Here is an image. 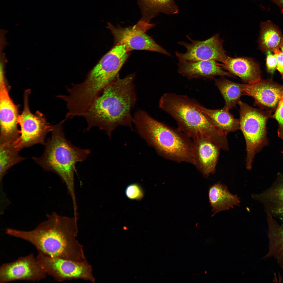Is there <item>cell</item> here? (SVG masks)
<instances>
[{
	"mask_svg": "<svg viewBox=\"0 0 283 283\" xmlns=\"http://www.w3.org/2000/svg\"><path fill=\"white\" fill-rule=\"evenodd\" d=\"M208 195L210 205L213 213L212 216L220 212L228 210L240 203L237 194L230 193L227 187L219 182L210 186Z\"/></svg>",
	"mask_w": 283,
	"mask_h": 283,
	"instance_id": "d6986e66",
	"label": "cell"
},
{
	"mask_svg": "<svg viewBox=\"0 0 283 283\" xmlns=\"http://www.w3.org/2000/svg\"><path fill=\"white\" fill-rule=\"evenodd\" d=\"M134 77L132 74L118 78L104 89L83 117L87 123L86 130L97 127L111 138L112 132L119 126L132 129L134 118L130 110L136 99Z\"/></svg>",
	"mask_w": 283,
	"mask_h": 283,
	"instance_id": "7a4b0ae2",
	"label": "cell"
},
{
	"mask_svg": "<svg viewBox=\"0 0 283 283\" xmlns=\"http://www.w3.org/2000/svg\"><path fill=\"white\" fill-rule=\"evenodd\" d=\"M261 203L265 211L273 217H283V174L278 173L275 180L268 189L252 195Z\"/></svg>",
	"mask_w": 283,
	"mask_h": 283,
	"instance_id": "ac0fdd59",
	"label": "cell"
},
{
	"mask_svg": "<svg viewBox=\"0 0 283 283\" xmlns=\"http://www.w3.org/2000/svg\"><path fill=\"white\" fill-rule=\"evenodd\" d=\"M283 10V0H270Z\"/></svg>",
	"mask_w": 283,
	"mask_h": 283,
	"instance_id": "f546056e",
	"label": "cell"
},
{
	"mask_svg": "<svg viewBox=\"0 0 283 283\" xmlns=\"http://www.w3.org/2000/svg\"><path fill=\"white\" fill-rule=\"evenodd\" d=\"M270 51L266 52V66L268 73L273 74L276 69L277 65V61L274 54Z\"/></svg>",
	"mask_w": 283,
	"mask_h": 283,
	"instance_id": "83f0119b",
	"label": "cell"
},
{
	"mask_svg": "<svg viewBox=\"0 0 283 283\" xmlns=\"http://www.w3.org/2000/svg\"><path fill=\"white\" fill-rule=\"evenodd\" d=\"M47 275L33 253L0 266V283L18 280L38 281L44 279Z\"/></svg>",
	"mask_w": 283,
	"mask_h": 283,
	"instance_id": "7c38bea8",
	"label": "cell"
},
{
	"mask_svg": "<svg viewBox=\"0 0 283 283\" xmlns=\"http://www.w3.org/2000/svg\"><path fill=\"white\" fill-rule=\"evenodd\" d=\"M47 220L29 231L8 228L7 233L33 244L38 252L50 257L74 261H87L82 245L77 240L78 219L59 215L55 212L46 215Z\"/></svg>",
	"mask_w": 283,
	"mask_h": 283,
	"instance_id": "6da1fadb",
	"label": "cell"
},
{
	"mask_svg": "<svg viewBox=\"0 0 283 283\" xmlns=\"http://www.w3.org/2000/svg\"><path fill=\"white\" fill-rule=\"evenodd\" d=\"M125 193L127 197L131 199L140 200L144 196L142 188L137 183L128 185L126 188Z\"/></svg>",
	"mask_w": 283,
	"mask_h": 283,
	"instance_id": "4316f807",
	"label": "cell"
},
{
	"mask_svg": "<svg viewBox=\"0 0 283 283\" xmlns=\"http://www.w3.org/2000/svg\"><path fill=\"white\" fill-rule=\"evenodd\" d=\"M221 67L230 74L240 78L245 83L251 84L261 79L259 64L251 58L228 57L222 64Z\"/></svg>",
	"mask_w": 283,
	"mask_h": 283,
	"instance_id": "e0dca14e",
	"label": "cell"
},
{
	"mask_svg": "<svg viewBox=\"0 0 283 283\" xmlns=\"http://www.w3.org/2000/svg\"><path fill=\"white\" fill-rule=\"evenodd\" d=\"M124 46L116 45L90 71L83 82L76 84L79 96L84 101L93 102L104 89L118 78V73L128 56Z\"/></svg>",
	"mask_w": 283,
	"mask_h": 283,
	"instance_id": "8992f818",
	"label": "cell"
},
{
	"mask_svg": "<svg viewBox=\"0 0 283 283\" xmlns=\"http://www.w3.org/2000/svg\"><path fill=\"white\" fill-rule=\"evenodd\" d=\"M258 40V48L262 52H273L279 48L283 42V35L278 27L271 21L261 22Z\"/></svg>",
	"mask_w": 283,
	"mask_h": 283,
	"instance_id": "603a6c76",
	"label": "cell"
},
{
	"mask_svg": "<svg viewBox=\"0 0 283 283\" xmlns=\"http://www.w3.org/2000/svg\"><path fill=\"white\" fill-rule=\"evenodd\" d=\"M133 118L138 134L158 155L178 163L194 165L193 140L178 128L158 121L142 110L137 111Z\"/></svg>",
	"mask_w": 283,
	"mask_h": 283,
	"instance_id": "277c9868",
	"label": "cell"
},
{
	"mask_svg": "<svg viewBox=\"0 0 283 283\" xmlns=\"http://www.w3.org/2000/svg\"><path fill=\"white\" fill-rule=\"evenodd\" d=\"M273 52L277 59L276 69L279 72L283 79V54L279 48L274 50Z\"/></svg>",
	"mask_w": 283,
	"mask_h": 283,
	"instance_id": "f1b7e54d",
	"label": "cell"
},
{
	"mask_svg": "<svg viewBox=\"0 0 283 283\" xmlns=\"http://www.w3.org/2000/svg\"><path fill=\"white\" fill-rule=\"evenodd\" d=\"M30 89L25 90L24 95V107L22 113L19 115L18 123L20 127V135L13 143L18 150L37 144L45 145L47 134L52 132L53 126L48 123L43 114L39 111L33 114L29 104Z\"/></svg>",
	"mask_w": 283,
	"mask_h": 283,
	"instance_id": "ba28073f",
	"label": "cell"
},
{
	"mask_svg": "<svg viewBox=\"0 0 283 283\" xmlns=\"http://www.w3.org/2000/svg\"><path fill=\"white\" fill-rule=\"evenodd\" d=\"M67 119L54 126L51 136L45 145L42 155L33 159L45 170L54 172L60 177L66 184L73 204L75 205L77 203L74 186L75 165L86 160L91 151L77 147L66 139L63 125Z\"/></svg>",
	"mask_w": 283,
	"mask_h": 283,
	"instance_id": "5b68a950",
	"label": "cell"
},
{
	"mask_svg": "<svg viewBox=\"0 0 283 283\" xmlns=\"http://www.w3.org/2000/svg\"><path fill=\"white\" fill-rule=\"evenodd\" d=\"M266 215L268 251L263 259L274 258L283 269V225L279 224L270 214Z\"/></svg>",
	"mask_w": 283,
	"mask_h": 283,
	"instance_id": "ffe728a7",
	"label": "cell"
},
{
	"mask_svg": "<svg viewBox=\"0 0 283 283\" xmlns=\"http://www.w3.org/2000/svg\"><path fill=\"white\" fill-rule=\"evenodd\" d=\"M196 101L186 95L167 92L161 97L159 105L176 121L178 128L191 138H204L227 150V134L197 108Z\"/></svg>",
	"mask_w": 283,
	"mask_h": 283,
	"instance_id": "3957f363",
	"label": "cell"
},
{
	"mask_svg": "<svg viewBox=\"0 0 283 283\" xmlns=\"http://www.w3.org/2000/svg\"><path fill=\"white\" fill-rule=\"evenodd\" d=\"M19 151L14 147L13 143L0 144L1 182L9 168L25 159L19 155Z\"/></svg>",
	"mask_w": 283,
	"mask_h": 283,
	"instance_id": "d4e9b609",
	"label": "cell"
},
{
	"mask_svg": "<svg viewBox=\"0 0 283 283\" xmlns=\"http://www.w3.org/2000/svg\"><path fill=\"white\" fill-rule=\"evenodd\" d=\"M140 9V20L150 23L160 13L167 15L177 13L178 7L174 0H137Z\"/></svg>",
	"mask_w": 283,
	"mask_h": 283,
	"instance_id": "7402d4cb",
	"label": "cell"
},
{
	"mask_svg": "<svg viewBox=\"0 0 283 283\" xmlns=\"http://www.w3.org/2000/svg\"><path fill=\"white\" fill-rule=\"evenodd\" d=\"M155 25L140 19L135 25L124 28L115 26L108 23L107 28L113 36L115 45L124 46L128 52L134 50H148L171 56L168 52L146 34V31Z\"/></svg>",
	"mask_w": 283,
	"mask_h": 283,
	"instance_id": "9c48e42d",
	"label": "cell"
},
{
	"mask_svg": "<svg viewBox=\"0 0 283 283\" xmlns=\"http://www.w3.org/2000/svg\"><path fill=\"white\" fill-rule=\"evenodd\" d=\"M195 105L197 108L206 115L212 122L226 134L240 129L239 119L235 118L229 110L223 108L217 110L206 108L197 100Z\"/></svg>",
	"mask_w": 283,
	"mask_h": 283,
	"instance_id": "44dd1931",
	"label": "cell"
},
{
	"mask_svg": "<svg viewBox=\"0 0 283 283\" xmlns=\"http://www.w3.org/2000/svg\"><path fill=\"white\" fill-rule=\"evenodd\" d=\"M213 79L225 101L223 108L229 110L235 107L240 100L241 96L244 95L243 84L233 82L224 77Z\"/></svg>",
	"mask_w": 283,
	"mask_h": 283,
	"instance_id": "cb8c5ba5",
	"label": "cell"
},
{
	"mask_svg": "<svg viewBox=\"0 0 283 283\" xmlns=\"http://www.w3.org/2000/svg\"><path fill=\"white\" fill-rule=\"evenodd\" d=\"M178 66V73L189 80L194 78L212 80L216 76L235 78L224 70L220 64L214 60L195 62L179 61Z\"/></svg>",
	"mask_w": 283,
	"mask_h": 283,
	"instance_id": "2e32d148",
	"label": "cell"
},
{
	"mask_svg": "<svg viewBox=\"0 0 283 283\" xmlns=\"http://www.w3.org/2000/svg\"><path fill=\"white\" fill-rule=\"evenodd\" d=\"M240 129L245 138L247 155L246 166L252 168L255 155L268 145L266 124L271 113L252 107L240 100Z\"/></svg>",
	"mask_w": 283,
	"mask_h": 283,
	"instance_id": "52a82bcc",
	"label": "cell"
},
{
	"mask_svg": "<svg viewBox=\"0 0 283 283\" xmlns=\"http://www.w3.org/2000/svg\"><path fill=\"white\" fill-rule=\"evenodd\" d=\"M271 117L277 122L278 126L277 134L278 137L283 139V96L280 99L274 114Z\"/></svg>",
	"mask_w": 283,
	"mask_h": 283,
	"instance_id": "484cf974",
	"label": "cell"
},
{
	"mask_svg": "<svg viewBox=\"0 0 283 283\" xmlns=\"http://www.w3.org/2000/svg\"><path fill=\"white\" fill-rule=\"evenodd\" d=\"M244 94L252 97L254 105L271 113L275 111L283 96V85L271 79H261L251 84H243Z\"/></svg>",
	"mask_w": 283,
	"mask_h": 283,
	"instance_id": "5bb4252c",
	"label": "cell"
},
{
	"mask_svg": "<svg viewBox=\"0 0 283 283\" xmlns=\"http://www.w3.org/2000/svg\"><path fill=\"white\" fill-rule=\"evenodd\" d=\"M220 148L214 143L203 138L193 140L194 165L205 177L216 172V167Z\"/></svg>",
	"mask_w": 283,
	"mask_h": 283,
	"instance_id": "9a60e30c",
	"label": "cell"
},
{
	"mask_svg": "<svg viewBox=\"0 0 283 283\" xmlns=\"http://www.w3.org/2000/svg\"><path fill=\"white\" fill-rule=\"evenodd\" d=\"M187 37L191 43L178 42L186 49L184 53L175 52L179 61L195 62L212 60L223 63L226 60L228 56L223 46L224 40L220 38L219 34L202 41L193 40L188 35Z\"/></svg>",
	"mask_w": 283,
	"mask_h": 283,
	"instance_id": "8fae6325",
	"label": "cell"
},
{
	"mask_svg": "<svg viewBox=\"0 0 283 283\" xmlns=\"http://www.w3.org/2000/svg\"><path fill=\"white\" fill-rule=\"evenodd\" d=\"M18 108L11 99L4 74L0 75V144L13 143L20 135Z\"/></svg>",
	"mask_w": 283,
	"mask_h": 283,
	"instance_id": "4fadbf2b",
	"label": "cell"
},
{
	"mask_svg": "<svg viewBox=\"0 0 283 283\" xmlns=\"http://www.w3.org/2000/svg\"><path fill=\"white\" fill-rule=\"evenodd\" d=\"M36 258L47 275L60 282L81 279L94 283L92 268L87 261L79 262L38 252Z\"/></svg>",
	"mask_w": 283,
	"mask_h": 283,
	"instance_id": "30bf717a",
	"label": "cell"
},
{
	"mask_svg": "<svg viewBox=\"0 0 283 283\" xmlns=\"http://www.w3.org/2000/svg\"><path fill=\"white\" fill-rule=\"evenodd\" d=\"M280 49H281L280 51H281V52H282V53L283 54V42L282 43V45H281V46H280Z\"/></svg>",
	"mask_w": 283,
	"mask_h": 283,
	"instance_id": "4dcf8cb0",
	"label": "cell"
}]
</instances>
